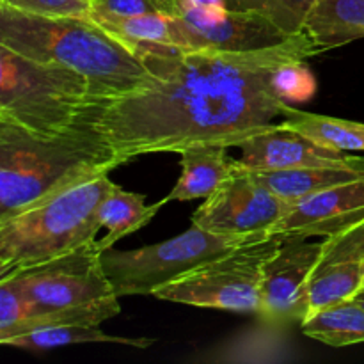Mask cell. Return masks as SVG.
Returning a JSON list of instances; mask_svg holds the SVG:
<instances>
[{
	"label": "cell",
	"mask_w": 364,
	"mask_h": 364,
	"mask_svg": "<svg viewBox=\"0 0 364 364\" xmlns=\"http://www.w3.org/2000/svg\"><path fill=\"white\" fill-rule=\"evenodd\" d=\"M304 336L329 347L364 343V308L354 301H341L316 309L301 323Z\"/></svg>",
	"instance_id": "44dd1931"
},
{
	"label": "cell",
	"mask_w": 364,
	"mask_h": 364,
	"mask_svg": "<svg viewBox=\"0 0 364 364\" xmlns=\"http://www.w3.org/2000/svg\"><path fill=\"white\" fill-rule=\"evenodd\" d=\"M363 288H364V284H363Z\"/></svg>",
	"instance_id": "f546056e"
},
{
	"label": "cell",
	"mask_w": 364,
	"mask_h": 364,
	"mask_svg": "<svg viewBox=\"0 0 364 364\" xmlns=\"http://www.w3.org/2000/svg\"><path fill=\"white\" fill-rule=\"evenodd\" d=\"M274 84L284 102H308L316 92L315 75L306 60H291L283 64L274 73Z\"/></svg>",
	"instance_id": "d4e9b609"
},
{
	"label": "cell",
	"mask_w": 364,
	"mask_h": 364,
	"mask_svg": "<svg viewBox=\"0 0 364 364\" xmlns=\"http://www.w3.org/2000/svg\"><path fill=\"white\" fill-rule=\"evenodd\" d=\"M364 219V178L336 185L291 205L272 235L331 237Z\"/></svg>",
	"instance_id": "4fadbf2b"
},
{
	"label": "cell",
	"mask_w": 364,
	"mask_h": 364,
	"mask_svg": "<svg viewBox=\"0 0 364 364\" xmlns=\"http://www.w3.org/2000/svg\"><path fill=\"white\" fill-rule=\"evenodd\" d=\"M89 18L102 25L114 38L135 50L139 55L169 53L178 48L171 39V16L166 14L116 16V14L89 13Z\"/></svg>",
	"instance_id": "ac0fdd59"
},
{
	"label": "cell",
	"mask_w": 364,
	"mask_h": 364,
	"mask_svg": "<svg viewBox=\"0 0 364 364\" xmlns=\"http://www.w3.org/2000/svg\"><path fill=\"white\" fill-rule=\"evenodd\" d=\"M178 155H181V174L164 198L166 203L206 199L235 171V160L228 156V148L223 144L203 142L188 146Z\"/></svg>",
	"instance_id": "9a60e30c"
},
{
	"label": "cell",
	"mask_w": 364,
	"mask_h": 364,
	"mask_svg": "<svg viewBox=\"0 0 364 364\" xmlns=\"http://www.w3.org/2000/svg\"><path fill=\"white\" fill-rule=\"evenodd\" d=\"M119 297H110L105 301L92 302V304L73 306V308H60V309H28L21 316L20 322L6 334L0 336V343L6 345L13 338L21 336V334L32 333L38 329H48V327L59 326H100L105 320L114 318L119 315Z\"/></svg>",
	"instance_id": "7402d4cb"
},
{
	"label": "cell",
	"mask_w": 364,
	"mask_h": 364,
	"mask_svg": "<svg viewBox=\"0 0 364 364\" xmlns=\"http://www.w3.org/2000/svg\"><path fill=\"white\" fill-rule=\"evenodd\" d=\"M322 52L308 32L249 52L174 50L149 53L148 87L91 100L96 132L121 164L155 153H181L203 142L240 148L283 117L287 102L274 73L291 60Z\"/></svg>",
	"instance_id": "6da1fadb"
},
{
	"label": "cell",
	"mask_w": 364,
	"mask_h": 364,
	"mask_svg": "<svg viewBox=\"0 0 364 364\" xmlns=\"http://www.w3.org/2000/svg\"><path fill=\"white\" fill-rule=\"evenodd\" d=\"M89 2H92V0H89Z\"/></svg>",
	"instance_id": "f1b7e54d"
},
{
	"label": "cell",
	"mask_w": 364,
	"mask_h": 364,
	"mask_svg": "<svg viewBox=\"0 0 364 364\" xmlns=\"http://www.w3.org/2000/svg\"><path fill=\"white\" fill-rule=\"evenodd\" d=\"M350 301H354L355 304H359V306H361V308H364V288H361V290H359L358 294H355L354 297L350 299Z\"/></svg>",
	"instance_id": "83f0119b"
},
{
	"label": "cell",
	"mask_w": 364,
	"mask_h": 364,
	"mask_svg": "<svg viewBox=\"0 0 364 364\" xmlns=\"http://www.w3.org/2000/svg\"><path fill=\"white\" fill-rule=\"evenodd\" d=\"M262 183L290 205L336 185L364 178V156L352 155L331 166L301 167L284 171H252Z\"/></svg>",
	"instance_id": "2e32d148"
},
{
	"label": "cell",
	"mask_w": 364,
	"mask_h": 364,
	"mask_svg": "<svg viewBox=\"0 0 364 364\" xmlns=\"http://www.w3.org/2000/svg\"><path fill=\"white\" fill-rule=\"evenodd\" d=\"M318 0H223L228 11L255 13L272 21L288 36L306 32V20Z\"/></svg>",
	"instance_id": "cb8c5ba5"
},
{
	"label": "cell",
	"mask_w": 364,
	"mask_h": 364,
	"mask_svg": "<svg viewBox=\"0 0 364 364\" xmlns=\"http://www.w3.org/2000/svg\"><path fill=\"white\" fill-rule=\"evenodd\" d=\"M164 205H166V199L155 205H146V199L142 196L123 191L119 185H116L105 196L98 208V223L107 230V235L100 240V247L103 251L112 249L114 244L121 238L146 226Z\"/></svg>",
	"instance_id": "d6986e66"
},
{
	"label": "cell",
	"mask_w": 364,
	"mask_h": 364,
	"mask_svg": "<svg viewBox=\"0 0 364 364\" xmlns=\"http://www.w3.org/2000/svg\"><path fill=\"white\" fill-rule=\"evenodd\" d=\"M306 32L323 50L364 38V0H318L306 20Z\"/></svg>",
	"instance_id": "e0dca14e"
},
{
	"label": "cell",
	"mask_w": 364,
	"mask_h": 364,
	"mask_svg": "<svg viewBox=\"0 0 364 364\" xmlns=\"http://www.w3.org/2000/svg\"><path fill=\"white\" fill-rule=\"evenodd\" d=\"M322 242V256L309 281L308 315L350 301L364 284V219Z\"/></svg>",
	"instance_id": "7c38bea8"
},
{
	"label": "cell",
	"mask_w": 364,
	"mask_h": 364,
	"mask_svg": "<svg viewBox=\"0 0 364 364\" xmlns=\"http://www.w3.org/2000/svg\"><path fill=\"white\" fill-rule=\"evenodd\" d=\"M4 6L50 16H89V0H0Z\"/></svg>",
	"instance_id": "4316f807"
},
{
	"label": "cell",
	"mask_w": 364,
	"mask_h": 364,
	"mask_svg": "<svg viewBox=\"0 0 364 364\" xmlns=\"http://www.w3.org/2000/svg\"><path fill=\"white\" fill-rule=\"evenodd\" d=\"M281 124L301 132L306 137L336 151L350 153V155L364 151V123H358V121L304 112L287 103Z\"/></svg>",
	"instance_id": "ffe728a7"
},
{
	"label": "cell",
	"mask_w": 364,
	"mask_h": 364,
	"mask_svg": "<svg viewBox=\"0 0 364 364\" xmlns=\"http://www.w3.org/2000/svg\"><path fill=\"white\" fill-rule=\"evenodd\" d=\"M84 75L0 45V119L43 135L73 127L91 103Z\"/></svg>",
	"instance_id": "5b68a950"
},
{
	"label": "cell",
	"mask_w": 364,
	"mask_h": 364,
	"mask_svg": "<svg viewBox=\"0 0 364 364\" xmlns=\"http://www.w3.org/2000/svg\"><path fill=\"white\" fill-rule=\"evenodd\" d=\"M263 238L267 237H226L192 224L166 242L134 251H103L102 262L117 297L153 295L196 267Z\"/></svg>",
	"instance_id": "52a82bcc"
},
{
	"label": "cell",
	"mask_w": 364,
	"mask_h": 364,
	"mask_svg": "<svg viewBox=\"0 0 364 364\" xmlns=\"http://www.w3.org/2000/svg\"><path fill=\"white\" fill-rule=\"evenodd\" d=\"M322 249L323 242H309L304 235H284L263 269L259 318L272 326L304 322L309 313V281Z\"/></svg>",
	"instance_id": "8fae6325"
},
{
	"label": "cell",
	"mask_w": 364,
	"mask_h": 364,
	"mask_svg": "<svg viewBox=\"0 0 364 364\" xmlns=\"http://www.w3.org/2000/svg\"><path fill=\"white\" fill-rule=\"evenodd\" d=\"M240 167L249 171H284L301 167L331 166L350 159V153L326 148L301 132L274 123L242 142Z\"/></svg>",
	"instance_id": "5bb4252c"
},
{
	"label": "cell",
	"mask_w": 364,
	"mask_h": 364,
	"mask_svg": "<svg viewBox=\"0 0 364 364\" xmlns=\"http://www.w3.org/2000/svg\"><path fill=\"white\" fill-rule=\"evenodd\" d=\"M91 13L116 14V16H139V14L176 13V0H92Z\"/></svg>",
	"instance_id": "484cf974"
},
{
	"label": "cell",
	"mask_w": 364,
	"mask_h": 364,
	"mask_svg": "<svg viewBox=\"0 0 364 364\" xmlns=\"http://www.w3.org/2000/svg\"><path fill=\"white\" fill-rule=\"evenodd\" d=\"M119 166L96 132L89 105L55 135L0 119V223Z\"/></svg>",
	"instance_id": "7a4b0ae2"
},
{
	"label": "cell",
	"mask_w": 364,
	"mask_h": 364,
	"mask_svg": "<svg viewBox=\"0 0 364 364\" xmlns=\"http://www.w3.org/2000/svg\"><path fill=\"white\" fill-rule=\"evenodd\" d=\"M0 45L84 75L92 100L116 98L155 80L144 57L89 16H50L0 4Z\"/></svg>",
	"instance_id": "3957f363"
},
{
	"label": "cell",
	"mask_w": 364,
	"mask_h": 364,
	"mask_svg": "<svg viewBox=\"0 0 364 364\" xmlns=\"http://www.w3.org/2000/svg\"><path fill=\"white\" fill-rule=\"evenodd\" d=\"M102 255L100 240H92L48 262L13 270L0 276V281L9 283L23 297V315L28 309L41 311L92 304L117 297L103 267Z\"/></svg>",
	"instance_id": "ba28073f"
},
{
	"label": "cell",
	"mask_w": 364,
	"mask_h": 364,
	"mask_svg": "<svg viewBox=\"0 0 364 364\" xmlns=\"http://www.w3.org/2000/svg\"><path fill=\"white\" fill-rule=\"evenodd\" d=\"M287 32L255 13L228 11L224 6L201 7L191 0H176L171 16V39L181 50L249 52L287 41Z\"/></svg>",
	"instance_id": "30bf717a"
},
{
	"label": "cell",
	"mask_w": 364,
	"mask_h": 364,
	"mask_svg": "<svg viewBox=\"0 0 364 364\" xmlns=\"http://www.w3.org/2000/svg\"><path fill=\"white\" fill-rule=\"evenodd\" d=\"M290 208V203L235 160L233 174L196 210L192 224L226 237H270Z\"/></svg>",
	"instance_id": "9c48e42d"
},
{
	"label": "cell",
	"mask_w": 364,
	"mask_h": 364,
	"mask_svg": "<svg viewBox=\"0 0 364 364\" xmlns=\"http://www.w3.org/2000/svg\"><path fill=\"white\" fill-rule=\"evenodd\" d=\"M284 235L240 245L213 258L155 291L156 299L196 308L258 315L265 263L272 258Z\"/></svg>",
	"instance_id": "8992f818"
},
{
	"label": "cell",
	"mask_w": 364,
	"mask_h": 364,
	"mask_svg": "<svg viewBox=\"0 0 364 364\" xmlns=\"http://www.w3.org/2000/svg\"><path fill=\"white\" fill-rule=\"evenodd\" d=\"M78 343H119L134 348H144L155 345L151 338H123L110 336L103 333L98 326H59L48 327V329H38L32 333L21 334L7 341V347L23 348V350H53L59 347Z\"/></svg>",
	"instance_id": "603a6c76"
},
{
	"label": "cell",
	"mask_w": 364,
	"mask_h": 364,
	"mask_svg": "<svg viewBox=\"0 0 364 364\" xmlns=\"http://www.w3.org/2000/svg\"><path fill=\"white\" fill-rule=\"evenodd\" d=\"M116 187L109 174L68 188L0 223V276L96 240L98 208Z\"/></svg>",
	"instance_id": "277c9868"
}]
</instances>
